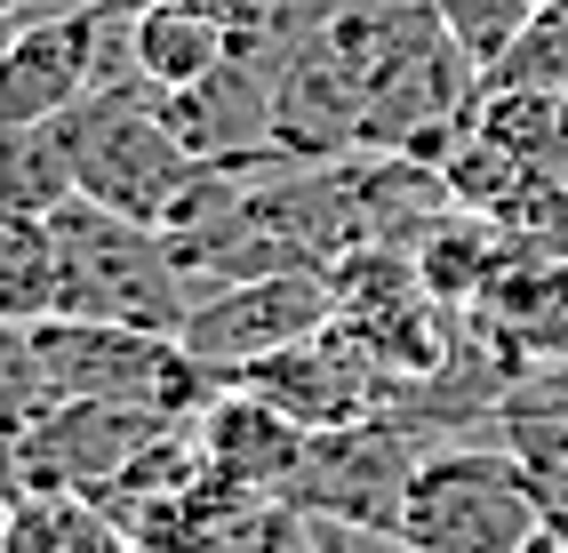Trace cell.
<instances>
[{
    "mask_svg": "<svg viewBox=\"0 0 568 553\" xmlns=\"http://www.w3.org/2000/svg\"><path fill=\"white\" fill-rule=\"evenodd\" d=\"M64 144H72V177L81 201L121 209L136 225H169L176 193L193 184V153L176 144L161 89H97L64 113Z\"/></svg>",
    "mask_w": 568,
    "mask_h": 553,
    "instance_id": "obj_4",
    "label": "cell"
},
{
    "mask_svg": "<svg viewBox=\"0 0 568 553\" xmlns=\"http://www.w3.org/2000/svg\"><path fill=\"white\" fill-rule=\"evenodd\" d=\"M97 97V0L0 32V121H64Z\"/></svg>",
    "mask_w": 568,
    "mask_h": 553,
    "instance_id": "obj_9",
    "label": "cell"
},
{
    "mask_svg": "<svg viewBox=\"0 0 568 553\" xmlns=\"http://www.w3.org/2000/svg\"><path fill=\"white\" fill-rule=\"evenodd\" d=\"M537 530H545V513L528 497V473L505 450V433L488 425V441L440 433L416 458L393 537H408L416 553H520Z\"/></svg>",
    "mask_w": 568,
    "mask_h": 553,
    "instance_id": "obj_2",
    "label": "cell"
},
{
    "mask_svg": "<svg viewBox=\"0 0 568 553\" xmlns=\"http://www.w3.org/2000/svg\"><path fill=\"white\" fill-rule=\"evenodd\" d=\"M233 41L241 32H233L224 9H201V0H144L136 9V81L176 97V89L209 81V72L233 57Z\"/></svg>",
    "mask_w": 568,
    "mask_h": 553,
    "instance_id": "obj_11",
    "label": "cell"
},
{
    "mask_svg": "<svg viewBox=\"0 0 568 553\" xmlns=\"http://www.w3.org/2000/svg\"><path fill=\"white\" fill-rule=\"evenodd\" d=\"M321 545H328V553H416V545L393 537V530H345V522H321Z\"/></svg>",
    "mask_w": 568,
    "mask_h": 553,
    "instance_id": "obj_18",
    "label": "cell"
},
{
    "mask_svg": "<svg viewBox=\"0 0 568 553\" xmlns=\"http://www.w3.org/2000/svg\"><path fill=\"white\" fill-rule=\"evenodd\" d=\"M488 72H497V81H545V89H568V0H552V9L513 41V57L488 64Z\"/></svg>",
    "mask_w": 568,
    "mask_h": 553,
    "instance_id": "obj_17",
    "label": "cell"
},
{
    "mask_svg": "<svg viewBox=\"0 0 568 553\" xmlns=\"http://www.w3.org/2000/svg\"><path fill=\"white\" fill-rule=\"evenodd\" d=\"M32 338H41L49 378H57L64 401H136V410H161L176 425H193L216 393H233L224 369H209L201 353H184V338H161V329L49 313V321H32Z\"/></svg>",
    "mask_w": 568,
    "mask_h": 553,
    "instance_id": "obj_3",
    "label": "cell"
},
{
    "mask_svg": "<svg viewBox=\"0 0 568 553\" xmlns=\"http://www.w3.org/2000/svg\"><path fill=\"white\" fill-rule=\"evenodd\" d=\"M9 505H17V497H9V490H0V537H9Z\"/></svg>",
    "mask_w": 568,
    "mask_h": 553,
    "instance_id": "obj_20",
    "label": "cell"
},
{
    "mask_svg": "<svg viewBox=\"0 0 568 553\" xmlns=\"http://www.w3.org/2000/svg\"><path fill=\"white\" fill-rule=\"evenodd\" d=\"M425 450L433 433L408 418H361V425L313 433V450L288 482V505L313 513V522H345V530H400V497Z\"/></svg>",
    "mask_w": 568,
    "mask_h": 553,
    "instance_id": "obj_7",
    "label": "cell"
},
{
    "mask_svg": "<svg viewBox=\"0 0 568 553\" xmlns=\"http://www.w3.org/2000/svg\"><path fill=\"white\" fill-rule=\"evenodd\" d=\"M201 450H209V465L224 473V482H241L256 497H288L296 465H305V450H313V425H296L264 393L233 385V393H216L201 410Z\"/></svg>",
    "mask_w": 568,
    "mask_h": 553,
    "instance_id": "obj_10",
    "label": "cell"
},
{
    "mask_svg": "<svg viewBox=\"0 0 568 553\" xmlns=\"http://www.w3.org/2000/svg\"><path fill=\"white\" fill-rule=\"evenodd\" d=\"M169 425L176 418L136 410V401H57L24 441L0 450V490L9 497H104Z\"/></svg>",
    "mask_w": 568,
    "mask_h": 553,
    "instance_id": "obj_6",
    "label": "cell"
},
{
    "mask_svg": "<svg viewBox=\"0 0 568 553\" xmlns=\"http://www.w3.org/2000/svg\"><path fill=\"white\" fill-rule=\"evenodd\" d=\"M0 553H144L97 497H17Z\"/></svg>",
    "mask_w": 568,
    "mask_h": 553,
    "instance_id": "obj_14",
    "label": "cell"
},
{
    "mask_svg": "<svg viewBox=\"0 0 568 553\" xmlns=\"http://www.w3.org/2000/svg\"><path fill=\"white\" fill-rule=\"evenodd\" d=\"M64 201H81L64 121H0V209L57 217Z\"/></svg>",
    "mask_w": 568,
    "mask_h": 553,
    "instance_id": "obj_12",
    "label": "cell"
},
{
    "mask_svg": "<svg viewBox=\"0 0 568 553\" xmlns=\"http://www.w3.org/2000/svg\"><path fill=\"white\" fill-rule=\"evenodd\" d=\"M520 553H568V530H537V537H528Z\"/></svg>",
    "mask_w": 568,
    "mask_h": 553,
    "instance_id": "obj_19",
    "label": "cell"
},
{
    "mask_svg": "<svg viewBox=\"0 0 568 553\" xmlns=\"http://www.w3.org/2000/svg\"><path fill=\"white\" fill-rule=\"evenodd\" d=\"M497 433L528 473V497H537L545 530H568V418L560 410H505Z\"/></svg>",
    "mask_w": 568,
    "mask_h": 553,
    "instance_id": "obj_15",
    "label": "cell"
},
{
    "mask_svg": "<svg viewBox=\"0 0 568 553\" xmlns=\"http://www.w3.org/2000/svg\"><path fill=\"white\" fill-rule=\"evenodd\" d=\"M57 401H64V393H57V378H49L41 338H32L24 321H0V450L24 441L32 425L57 410Z\"/></svg>",
    "mask_w": 568,
    "mask_h": 553,
    "instance_id": "obj_16",
    "label": "cell"
},
{
    "mask_svg": "<svg viewBox=\"0 0 568 553\" xmlns=\"http://www.w3.org/2000/svg\"><path fill=\"white\" fill-rule=\"evenodd\" d=\"M49 225H57V257H64L57 313H72V321H121V329L176 338L193 321V305L209 298L161 225H136V217L97 209V201H64Z\"/></svg>",
    "mask_w": 568,
    "mask_h": 553,
    "instance_id": "obj_1",
    "label": "cell"
},
{
    "mask_svg": "<svg viewBox=\"0 0 568 553\" xmlns=\"http://www.w3.org/2000/svg\"><path fill=\"white\" fill-rule=\"evenodd\" d=\"M64 305V257L57 225L32 209H0V321H49Z\"/></svg>",
    "mask_w": 568,
    "mask_h": 553,
    "instance_id": "obj_13",
    "label": "cell"
},
{
    "mask_svg": "<svg viewBox=\"0 0 568 553\" xmlns=\"http://www.w3.org/2000/svg\"><path fill=\"white\" fill-rule=\"evenodd\" d=\"M488 64L457 41L448 24L416 32L400 57L376 64L368 81V113H361V153H400V161H448V144L465 137L473 104H480Z\"/></svg>",
    "mask_w": 568,
    "mask_h": 553,
    "instance_id": "obj_5",
    "label": "cell"
},
{
    "mask_svg": "<svg viewBox=\"0 0 568 553\" xmlns=\"http://www.w3.org/2000/svg\"><path fill=\"white\" fill-rule=\"evenodd\" d=\"M321 329H336V265L233 281V289H216V298H201L176 338H184V353H201L209 369L233 378V369L281 353V345H305Z\"/></svg>",
    "mask_w": 568,
    "mask_h": 553,
    "instance_id": "obj_8",
    "label": "cell"
}]
</instances>
